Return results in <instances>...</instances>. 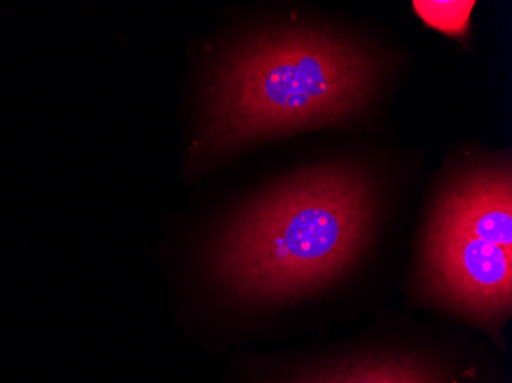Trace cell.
<instances>
[{
    "label": "cell",
    "mask_w": 512,
    "mask_h": 383,
    "mask_svg": "<svg viewBox=\"0 0 512 383\" xmlns=\"http://www.w3.org/2000/svg\"><path fill=\"white\" fill-rule=\"evenodd\" d=\"M378 187L353 164L299 172L238 212L211 249L218 284L247 302L306 295L347 272L375 229Z\"/></svg>",
    "instance_id": "1"
},
{
    "label": "cell",
    "mask_w": 512,
    "mask_h": 383,
    "mask_svg": "<svg viewBox=\"0 0 512 383\" xmlns=\"http://www.w3.org/2000/svg\"><path fill=\"white\" fill-rule=\"evenodd\" d=\"M378 60L352 40L313 28L263 31L218 66L200 154L218 157L249 141L342 125L378 91Z\"/></svg>",
    "instance_id": "2"
},
{
    "label": "cell",
    "mask_w": 512,
    "mask_h": 383,
    "mask_svg": "<svg viewBox=\"0 0 512 383\" xmlns=\"http://www.w3.org/2000/svg\"><path fill=\"white\" fill-rule=\"evenodd\" d=\"M425 287L474 321H505L512 296V180L506 164L450 181L434 204L422 252Z\"/></svg>",
    "instance_id": "3"
},
{
    "label": "cell",
    "mask_w": 512,
    "mask_h": 383,
    "mask_svg": "<svg viewBox=\"0 0 512 383\" xmlns=\"http://www.w3.org/2000/svg\"><path fill=\"white\" fill-rule=\"evenodd\" d=\"M296 383H440L427 365L407 359H370L342 370L304 377Z\"/></svg>",
    "instance_id": "4"
}]
</instances>
